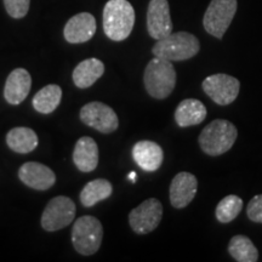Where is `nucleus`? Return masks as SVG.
<instances>
[{
  "label": "nucleus",
  "mask_w": 262,
  "mask_h": 262,
  "mask_svg": "<svg viewBox=\"0 0 262 262\" xmlns=\"http://www.w3.org/2000/svg\"><path fill=\"white\" fill-rule=\"evenodd\" d=\"M135 25V10L127 0H110L103 9V31L111 40L123 41Z\"/></svg>",
  "instance_id": "f257e3e1"
},
{
  "label": "nucleus",
  "mask_w": 262,
  "mask_h": 262,
  "mask_svg": "<svg viewBox=\"0 0 262 262\" xmlns=\"http://www.w3.org/2000/svg\"><path fill=\"white\" fill-rule=\"evenodd\" d=\"M237 136V127L233 124L225 119H216L202 130L198 142L205 155L217 157L233 147Z\"/></svg>",
  "instance_id": "f03ea898"
},
{
  "label": "nucleus",
  "mask_w": 262,
  "mask_h": 262,
  "mask_svg": "<svg viewBox=\"0 0 262 262\" xmlns=\"http://www.w3.org/2000/svg\"><path fill=\"white\" fill-rule=\"evenodd\" d=\"M199 50L201 42L195 35L188 32H178L157 40L152 52L156 57L173 62L189 60L194 57Z\"/></svg>",
  "instance_id": "7ed1b4c3"
},
{
  "label": "nucleus",
  "mask_w": 262,
  "mask_h": 262,
  "mask_svg": "<svg viewBox=\"0 0 262 262\" xmlns=\"http://www.w3.org/2000/svg\"><path fill=\"white\" fill-rule=\"evenodd\" d=\"M143 83L147 93L157 100L170 96L176 85V71L171 62L155 56L147 64Z\"/></svg>",
  "instance_id": "20e7f679"
},
{
  "label": "nucleus",
  "mask_w": 262,
  "mask_h": 262,
  "mask_svg": "<svg viewBox=\"0 0 262 262\" xmlns=\"http://www.w3.org/2000/svg\"><path fill=\"white\" fill-rule=\"evenodd\" d=\"M103 238V227L94 216L86 215L77 219L72 229V243L78 253L90 256L97 253Z\"/></svg>",
  "instance_id": "39448f33"
},
{
  "label": "nucleus",
  "mask_w": 262,
  "mask_h": 262,
  "mask_svg": "<svg viewBox=\"0 0 262 262\" xmlns=\"http://www.w3.org/2000/svg\"><path fill=\"white\" fill-rule=\"evenodd\" d=\"M237 6V0H211L203 18L205 31L217 39L224 38L233 21Z\"/></svg>",
  "instance_id": "423d86ee"
},
{
  "label": "nucleus",
  "mask_w": 262,
  "mask_h": 262,
  "mask_svg": "<svg viewBox=\"0 0 262 262\" xmlns=\"http://www.w3.org/2000/svg\"><path fill=\"white\" fill-rule=\"evenodd\" d=\"M75 204L71 198L58 195L48 203L41 215V227L48 232H56L70 226L75 219Z\"/></svg>",
  "instance_id": "0eeeda50"
},
{
  "label": "nucleus",
  "mask_w": 262,
  "mask_h": 262,
  "mask_svg": "<svg viewBox=\"0 0 262 262\" xmlns=\"http://www.w3.org/2000/svg\"><path fill=\"white\" fill-rule=\"evenodd\" d=\"M163 217V205L158 199L149 198L133 209L129 224L137 234H148L158 227Z\"/></svg>",
  "instance_id": "6e6552de"
},
{
  "label": "nucleus",
  "mask_w": 262,
  "mask_h": 262,
  "mask_svg": "<svg viewBox=\"0 0 262 262\" xmlns=\"http://www.w3.org/2000/svg\"><path fill=\"white\" fill-rule=\"evenodd\" d=\"M202 86L204 93L220 106H227L235 101L241 90V83L237 78L225 73L209 75Z\"/></svg>",
  "instance_id": "1a4fd4ad"
},
{
  "label": "nucleus",
  "mask_w": 262,
  "mask_h": 262,
  "mask_svg": "<svg viewBox=\"0 0 262 262\" xmlns=\"http://www.w3.org/2000/svg\"><path fill=\"white\" fill-rule=\"evenodd\" d=\"M80 120L85 125L102 134H111L119 126L117 113L112 107L102 102H90L80 110Z\"/></svg>",
  "instance_id": "9d476101"
},
{
  "label": "nucleus",
  "mask_w": 262,
  "mask_h": 262,
  "mask_svg": "<svg viewBox=\"0 0 262 262\" xmlns=\"http://www.w3.org/2000/svg\"><path fill=\"white\" fill-rule=\"evenodd\" d=\"M147 29L156 40L171 34L172 22L168 0H150L147 10Z\"/></svg>",
  "instance_id": "9b49d317"
},
{
  "label": "nucleus",
  "mask_w": 262,
  "mask_h": 262,
  "mask_svg": "<svg viewBox=\"0 0 262 262\" xmlns=\"http://www.w3.org/2000/svg\"><path fill=\"white\" fill-rule=\"evenodd\" d=\"M18 178L26 186L38 191L51 188L56 182V175L50 168L37 162L25 163L18 170Z\"/></svg>",
  "instance_id": "f8f14e48"
},
{
  "label": "nucleus",
  "mask_w": 262,
  "mask_h": 262,
  "mask_svg": "<svg viewBox=\"0 0 262 262\" xmlns=\"http://www.w3.org/2000/svg\"><path fill=\"white\" fill-rule=\"evenodd\" d=\"M198 181L193 173L182 171L172 179L170 185V203L175 209H183L196 194Z\"/></svg>",
  "instance_id": "ddd939ff"
},
{
  "label": "nucleus",
  "mask_w": 262,
  "mask_h": 262,
  "mask_svg": "<svg viewBox=\"0 0 262 262\" xmlns=\"http://www.w3.org/2000/svg\"><path fill=\"white\" fill-rule=\"evenodd\" d=\"M96 19L89 12H80L68 19L64 26V39L71 44L89 41L96 33Z\"/></svg>",
  "instance_id": "4468645a"
},
{
  "label": "nucleus",
  "mask_w": 262,
  "mask_h": 262,
  "mask_svg": "<svg viewBox=\"0 0 262 262\" xmlns=\"http://www.w3.org/2000/svg\"><path fill=\"white\" fill-rule=\"evenodd\" d=\"M32 78L25 68H16L9 74L4 88V97L10 104H19L28 96Z\"/></svg>",
  "instance_id": "2eb2a0df"
},
{
  "label": "nucleus",
  "mask_w": 262,
  "mask_h": 262,
  "mask_svg": "<svg viewBox=\"0 0 262 262\" xmlns=\"http://www.w3.org/2000/svg\"><path fill=\"white\" fill-rule=\"evenodd\" d=\"M133 158L141 169L152 172L162 166L164 152L158 143L143 140L133 147Z\"/></svg>",
  "instance_id": "dca6fc26"
},
{
  "label": "nucleus",
  "mask_w": 262,
  "mask_h": 262,
  "mask_svg": "<svg viewBox=\"0 0 262 262\" xmlns=\"http://www.w3.org/2000/svg\"><path fill=\"white\" fill-rule=\"evenodd\" d=\"M73 162L83 172H91L98 165V147L93 137H80L75 143Z\"/></svg>",
  "instance_id": "f3484780"
},
{
  "label": "nucleus",
  "mask_w": 262,
  "mask_h": 262,
  "mask_svg": "<svg viewBox=\"0 0 262 262\" xmlns=\"http://www.w3.org/2000/svg\"><path fill=\"white\" fill-rule=\"evenodd\" d=\"M206 107L195 98H187L179 103L175 111V122L180 127L198 125L206 118Z\"/></svg>",
  "instance_id": "a211bd4d"
},
{
  "label": "nucleus",
  "mask_w": 262,
  "mask_h": 262,
  "mask_svg": "<svg viewBox=\"0 0 262 262\" xmlns=\"http://www.w3.org/2000/svg\"><path fill=\"white\" fill-rule=\"evenodd\" d=\"M104 64L98 58H88L81 61L73 71V81L79 89H88L102 77Z\"/></svg>",
  "instance_id": "6ab92c4d"
},
{
  "label": "nucleus",
  "mask_w": 262,
  "mask_h": 262,
  "mask_svg": "<svg viewBox=\"0 0 262 262\" xmlns=\"http://www.w3.org/2000/svg\"><path fill=\"white\" fill-rule=\"evenodd\" d=\"M6 143L14 152L26 155L37 148L39 140L35 131L29 127L19 126L9 131L6 135Z\"/></svg>",
  "instance_id": "aec40b11"
},
{
  "label": "nucleus",
  "mask_w": 262,
  "mask_h": 262,
  "mask_svg": "<svg viewBox=\"0 0 262 262\" xmlns=\"http://www.w3.org/2000/svg\"><path fill=\"white\" fill-rule=\"evenodd\" d=\"M113 192L112 183L104 179H97L85 185L80 192V203L85 208H91L97 203L110 198Z\"/></svg>",
  "instance_id": "412c9836"
},
{
  "label": "nucleus",
  "mask_w": 262,
  "mask_h": 262,
  "mask_svg": "<svg viewBox=\"0 0 262 262\" xmlns=\"http://www.w3.org/2000/svg\"><path fill=\"white\" fill-rule=\"evenodd\" d=\"M62 98V89L56 84L44 86L33 97V107L39 113L50 114L58 107Z\"/></svg>",
  "instance_id": "4be33fe9"
},
{
  "label": "nucleus",
  "mask_w": 262,
  "mask_h": 262,
  "mask_svg": "<svg viewBox=\"0 0 262 262\" xmlns=\"http://www.w3.org/2000/svg\"><path fill=\"white\" fill-rule=\"evenodd\" d=\"M228 253L238 262H256L258 260L257 249L247 235H234L229 241Z\"/></svg>",
  "instance_id": "5701e85b"
},
{
  "label": "nucleus",
  "mask_w": 262,
  "mask_h": 262,
  "mask_svg": "<svg viewBox=\"0 0 262 262\" xmlns=\"http://www.w3.org/2000/svg\"><path fill=\"white\" fill-rule=\"evenodd\" d=\"M242 209H243V199L241 196L234 194L227 195L224 199H221L216 206V219L221 224H228L241 214Z\"/></svg>",
  "instance_id": "b1692460"
},
{
  "label": "nucleus",
  "mask_w": 262,
  "mask_h": 262,
  "mask_svg": "<svg viewBox=\"0 0 262 262\" xmlns=\"http://www.w3.org/2000/svg\"><path fill=\"white\" fill-rule=\"evenodd\" d=\"M31 0H4L6 12L12 18H22L27 15Z\"/></svg>",
  "instance_id": "393cba45"
},
{
  "label": "nucleus",
  "mask_w": 262,
  "mask_h": 262,
  "mask_svg": "<svg viewBox=\"0 0 262 262\" xmlns=\"http://www.w3.org/2000/svg\"><path fill=\"white\" fill-rule=\"evenodd\" d=\"M247 215L253 222L262 224V194L255 195L249 202L247 208Z\"/></svg>",
  "instance_id": "a878e982"
},
{
  "label": "nucleus",
  "mask_w": 262,
  "mask_h": 262,
  "mask_svg": "<svg viewBox=\"0 0 262 262\" xmlns=\"http://www.w3.org/2000/svg\"><path fill=\"white\" fill-rule=\"evenodd\" d=\"M136 178H137V173L134 172V171L130 172L129 176H127V179H129L131 182H135L136 181Z\"/></svg>",
  "instance_id": "bb28decb"
}]
</instances>
